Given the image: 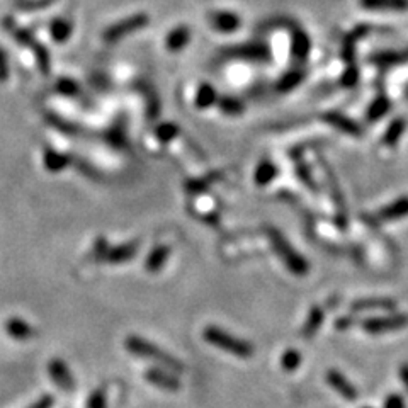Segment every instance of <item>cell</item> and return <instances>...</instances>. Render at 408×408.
<instances>
[{
    "label": "cell",
    "mask_w": 408,
    "mask_h": 408,
    "mask_svg": "<svg viewBox=\"0 0 408 408\" xmlns=\"http://www.w3.org/2000/svg\"><path fill=\"white\" fill-rule=\"evenodd\" d=\"M7 334L17 340H26L33 335V327L21 318H10L5 325Z\"/></svg>",
    "instance_id": "25"
},
{
    "label": "cell",
    "mask_w": 408,
    "mask_h": 408,
    "mask_svg": "<svg viewBox=\"0 0 408 408\" xmlns=\"http://www.w3.org/2000/svg\"><path fill=\"white\" fill-rule=\"evenodd\" d=\"M363 9L370 10H395L403 12L408 10V0H359Z\"/></svg>",
    "instance_id": "19"
},
{
    "label": "cell",
    "mask_w": 408,
    "mask_h": 408,
    "mask_svg": "<svg viewBox=\"0 0 408 408\" xmlns=\"http://www.w3.org/2000/svg\"><path fill=\"white\" fill-rule=\"evenodd\" d=\"M340 82H342L343 87H354V85L359 82V68L356 67V63H350V65H347L342 78H340Z\"/></svg>",
    "instance_id": "35"
},
{
    "label": "cell",
    "mask_w": 408,
    "mask_h": 408,
    "mask_svg": "<svg viewBox=\"0 0 408 408\" xmlns=\"http://www.w3.org/2000/svg\"><path fill=\"white\" fill-rule=\"evenodd\" d=\"M354 321L356 320H354L352 315H349V317H340L335 320V328H337V330H347V328L354 327Z\"/></svg>",
    "instance_id": "41"
},
{
    "label": "cell",
    "mask_w": 408,
    "mask_h": 408,
    "mask_svg": "<svg viewBox=\"0 0 408 408\" xmlns=\"http://www.w3.org/2000/svg\"><path fill=\"white\" fill-rule=\"evenodd\" d=\"M53 0H19L17 2V7L21 9H41V7L49 5Z\"/></svg>",
    "instance_id": "37"
},
{
    "label": "cell",
    "mask_w": 408,
    "mask_h": 408,
    "mask_svg": "<svg viewBox=\"0 0 408 408\" xmlns=\"http://www.w3.org/2000/svg\"><path fill=\"white\" fill-rule=\"evenodd\" d=\"M275 175H277V167H275L271 160H262V162L257 166L253 179H256V184L267 185L274 181Z\"/></svg>",
    "instance_id": "28"
},
{
    "label": "cell",
    "mask_w": 408,
    "mask_h": 408,
    "mask_svg": "<svg viewBox=\"0 0 408 408\" xmlns=\"http://www.w3.org/2000/svg\"><path fill=\"white\" fill-rule=\"evenodd\" d=\"M148 23H150V17L146 16L145 12L133 14V16L126 17V19L120 21V23L107 27V30L104 31L102 38L104 41L109 43V45H114V43L121 41V39L126 38V36H130L131 33L141 31L143 27H146V24Z\"/></svg>",
    "instance_id": "4"
},
{
    "label": "cell",
    "mask_w": 408,
    "mask_h": 408,
    "mask_svg": "<svg viewBox=\"0 0 408 408\" xmlns=\"http://www.w3.org/2000/svg\"><path fill=\"white\" fill-rule=\"evenodd\" d=\"M49 376L62 389H73V378L63 361L55 359L49 363Z\"/></svg>",
    "instance_id": "16"
},
{
    "label": "cell",
    "mask_w": 408,
    "mask_h": 408,
    "mask_svg": "<svg viewBox=\"0 0 408 408\" xmlns=\"http://www.w3.org/2000/svg\"><path fill=\"white\" fill-rule=\"evenodd\" d=\"M9 77V60L5 49L0 48V82H5Z\"/></svg>",
    "instance_id": "38"
},
{
    "label": "cell",
    "mask_w": 408,
    "mask_h": 408,
    "mask_svg": "<svg viewBox=\"0 0 408 408\" xmlns=\"http://www.w3.org/2000/svg\"><path fill=\"white\" fill-rule=\"evenodd\" d=\"M352 311L356 313H361V311H373V310H381V311H395L396 310V302L392 298H363L354 302Z\"/></svg>",
    "instance_id": "14"
},
{
    "label": "cell",
    "mask_w": 408,
    "mask_h": 408,
    "mask_svg": "<svg viewBox=\"0 0 408 408\" xmlns=\"http://www.w3.org/2000/svg\"><path fill=\"white\" fill-rule=\"evenodd\" d=\"M405 55H407V58H408V48H407V52H405Z\"/></svg>",
    "instance_id": "44"
},
{
    "label": "cell",
    "mask_w": 408,
    "mask_h": 408,
    "mask_svg": "<svg viewBox=\"0 0 408 408\" xmlns=\"http://www.w3.org/2000/svg\"><path fill=\"white\" fill-rule=\"evenodd\" d=\"M56 91L63 95H77L78 85L75 84L73 80H70V78H62V80H58V84H56Z\"/></svg>",
    "instance_id": "36"
},
{
    "label": "cell",
    "mask_w": 408,
    "mask_h": 408,
    "mask_svg": "<svg viewBox=\"0 0 408 408\" xmlns=\"http://www.w3.org/2000/svg\"><path fill=\"white\" fill-rule=\"evenodd\" d=\"M145 378L148 379L152 385L159 386V388H163V389H169V392H175V389L181 388V383H179V379L163 370L146 371Z\"/></svg>",
    "instance_id": "18"
},
{
    "label": "cell",
    "mask_w": 408,
    "mask_h": 408,
    "mask_svg": "<svg viewBox=\"0 0 408 408\" xmlns=\"http://www.w3.org/2000/svg\"><path fill=\"white\" fill-rule=\"evenodd\" d=\"M324 120L327 121V123L330 124V126H334L335 130L342 131V133L350 135V136H356V138L363 136V128H361L359 124L356 123V121L350 120V117L343 116V114L335 113V111H332V113L325 114Z\"/></svg>",
    "instance_id": "12"
},
{
    "label": "cell",
    "mask_w": 408,
    "mask_h": 408,
    "mask_svg": "<svg viewBox=\"0 0 408 408\" xmlns=\"http://www.w3.org/2000/svg\"><path fill=\"white\" fill-rule=\"evenodd\" d=\"M89 408H106V396L102 392L92 393L91 400H89Z\"/></svg>",
    "instance_id": "40"
},
{
    "label": "cell",
    "mask_w": 408,
    "mask_h": 408,
    "mask_svg": "<svg viewBox=\"0 0 408 408\" xmlns=\"http://www.w3.org/2000/svg\"><path fill=\"white\" fill-rule=\"evenodd\" d=\"M311 41L303 30H295L291 36V58L293 62L303 63L310 55Z\"/></svg>",
    "instance_id": "13"
},
{
    "label": "cell",
    "mask_w": 408,
    "mask_h": 408,
    "mask_svg": "<svg viewBox=\"0 0 408 408\" xmlns=\"http://www.w3.org/2000/svg\"><path fill=\"white\" fill-rule=\"evenodd\" d=\"M71 31H73L71 23L68 19H63V17L53 19L52 24H49V34L56 43H65L71 36Z\"/></svg>",
    "instance_id": "27"
},
{
    "label": "cell",
    "mask_w": 408,
    "mask_h": 408,
    "mask_svg": "<svg viewBox=\"0 0 408 408\" xmlns=\"http://www.w3.org/2000/svg\"><path fill=\"white\" fill-rule=\"evenodd\" d=\"M303 78H305V71L299 70V68H295V70L286 71V73L279 78L275 89H277L279 92H289L293 91V89L298 87L303 82Z\"/></svg>",
    "instance_id": "23"
},
{
    "label": "cell",
    "mask_w": 408,
    "mask_h": 408,
    "mask_svg": "<svg viewBox=\"0 0 408 408\" xmlns=\"http://www.w3.org/2000/svg\"><path fill=\"white\" fill-rule=\"evenodd\" d=\"M218 92L214 91L213 85L203 84L201 87L198 89V94H196V106L199 109H207V107L214 106L218 102Z\"/></svg>",
    "instance_id": "29"
},
{
    "label": "cell",
    "mask_w": 408,
    "mask_h": 408,
    "mask_svg": "<svg viewBox=\"0 0 408 408\" xmlns=\"http://www.w3.org/2000/svg\"><path fill=\"white\" fill-rule=\"evenodd\" d=\"M45 163H46V167H48V170L60 172L68 166V157L55 152V150H46Z\"/></svg>",
    "instance_id": "31"
},
{
    "label": "cell",
    "mask_w": 408,
    "mask_h": 408,
    "mask_svg": "<svg viewBox=\"0 0 408 408\" xmlns=\"http://www.w3.org/2000/svg\"><path fill=\"white\" fill-rule=\"evenodd\" d=\"M385 408H405V400H403L398 393H392V395L385 400Z\"/></svg>",
    "instance_id": "39"
},
{
    "label": "cell",
    "mask_w": 408,
    "mask_h": 408,
    "mask_svg": "<svg viewBox=\"0 0 408 408\" xmlns=\"http://www.w3.org/2000/svg\"><path fill=\"white\" fill-rule=\"evenodd\" d=\"M371 30H373L371 26L361 24V26L354 27V31H350V33L345 36V39H343V45H342V58H343V62H347V65L354 63V60H356L357 41H359L361 38H364L366 34H370Z\"/></svg>",
    "instance_id": "10"
},
{
    "label": "cell",
    "mask_w": 408,
    "mask_h": 408,
    "mask_svg": "<svg viewBox=\"0 0 408 408\" xmlns=\"http://www.w3.org/2000/svg\"><path fill=\"white\" fill-rule=\"evenodd\" d=\"M400 378H402L403 385H405V388L408 392V363L402 364V367H400Z\"/></svg>",
    "instance_id": "43"
},
{
    "label": "cell",
    "mask_w": 408,
    "mask_h": 408,
    "mask_svg": "<svg viewBox=\"0 0 408 408\" xmlns=\"http://www.w3.org/2000/svg\"><path fill=\"white\" fill-rule=\"evenodd\" d=\"M405 216H408V196H403V198L396 199V201H393L386 207H383V209L378 213V220L383 221V223H388V221H398Z\"/></svg>",
    "instance_id": "15"
},
{
    "label": "cell",
    "mask_w": 408,
    "mask_h": 408,
    "mask_svg": "<svg viewBox=\"0 0 408 408\" xmlns=\"http://www.w3.org/2000/svg\"><path fill=\"white\" fill-rule=\"evenodd\" d=\"M363 408H371V407H363Z\"/></svg>",
    "instance_id": "45"
},
{
    "label": "cell",
    "mask_w": 408,
    "mask_h": 408,
    "mask_svg": "<svg viewBox=\"0 0 408 408\" xmlns=\"http://www.w3.org/2000/svg\"><path fill=\"white\" fill-rule=\"evenodd\" d=\"M408 325V317L403 313L386 315V317H373L363 321V330L367 334H388V332L402 330Z\"/></svg>",
    "instance_id": "5"
},
{
    "label": "cell",
    "mask_w": 408,
    "mask_h": 408,
    "mask_svg": "<svg viewBox=\"0 0 408 408\" xmlns=\"http://www.w3.org/2000/svg\"><path fill=\"white\" fill-rule=\"evenodd\" d=\"M138 252V243H126V245L120 247H107L104 240H99L98 245L94 247L95 257H99V260L111 264H121L128 262L133 259L135 253Z\"/></svg>",
    "instance_id": "6"
},
{
    "label": "cell",
    "mask_w": 408,
    "mask_h": 408,
    "mask_svg": "<svg viewBox=\"0 0 408 408\" xmlns=\"http://www.w3.org/2000/svg\"><path fill=\"white\" fill-rule=\"evenodd\" d=\"M52 405H53V400L49 398V396H45V398L38 400V402H36L34 405L30 408H52Z\"/></svg>",
    "instance_id": "42"
},
{
    "label": "cell",
    "mask_w": 408,
    "mask_h": 408,
    "mask_svg": "<svg viewBox=\"0 0 408 408\" xmlns=\"http://www.w3.org/2000/svg\"><path fill=\"white\" fill-rule=\"evenodd\" d=\"M407 60L408 58H407L405 53L392 52V49H388V52L374 53V55L370 58V62L374 63V65H378V67L388 68V67H393V65H400V63L407 62Z\"/></svg>",
    "instance_id": "22"
},
{
    "label": "cell",
    "mask_w": 408,
    "mask_h": 408,
    "mask_svg": "<svg viewBox=\"0 0 408 408\" xmlns=\"http://www.w3.org/2000/svg\"><path fill=\"white\" fill-rule=\"evenodd\" d=\"M177 135H179V126L174 123H163L157 128V138H159L162 143L170 141V139H174Z\"/></svg>",
    "instance_id": "34"
},
{
    "label": "cell",
    "mask_w": 408,
    "mask_h": 408,
    "mask_svg": "<svg viewBox=\"0 0 408 408\" xmlns=\"http://www.w3.org/2000/svg\"><path fill=\"white\" fill-rule=\"evenodd\" d=\"M321 166H324V170L328 174V182H330L332 196H334L335 207H337V223L340 228H345L347 227V207H345V201H343L342 191H340L339 182H337V179H335L334 172L330 170V167H328L324 160H321Z\"/></svg>",
    "instance_id": "11"
},
{
    "label": "cell",
    "mask_w": 408,
    "mask_h": 408,
    "mask_svg": "<svg viewBox=\"0 0 408 408\" xmlns=\"http://www.w3.org/2000/svg\"><path fill=\"white\" fill-rule=\"evenodd\" d=\"M228 56L240 60H250V62H269L271 49L264 43H247V45H238L234 48L225 49Z\"/></svg>",
    "instance_id": "7"
},
{
    "label": "cell",
    "mask_w": 408,
    "mask_h": 408,
    "mask_svg": "<svg viewBox=\"0 0 408 408\" xmlns=\"http://www.w3.org/2000/svg\"><path fill=\"white\" fill-rule=\"evenodd\" d=\"M389 107H392V104H389L388 98H386V95H378V98L371 102V106L367 107V113H366L367 121H370V123H376V121H379L381 117H385L386 114H388Z\"/></svg>",
    "instance_id": "26"
},
{
    "label": "cell",
    "mask_w": 408,
    "mask_h": 408,
    "mask_svg": "<svg viewBox=\"0 0 408 408\" xmlns=\"http://www.w3.org/2000/svg\"><path fill=\"white\" fill-rule=\"evenodd\" d=\"M324 317H325V313L320 306L311 308L310 313H308V317H306L305 327H303V330H302L303 337L305 339L313 337V335L320 330L321 324H324Z\"/></svg>",
    "instance_id": "21"
},
{
    "label": "cell",
    "mask_w": 408,
    "mask_h": 408,
    "mask_svg": "<svg viewBox=\"0 0 408 408\" xmlns=\"http://www.w3.org/2000/svg\"><path fill=\"white\" fill-rule=\"evenodd\" d=\"M170 256V249L167 245H159L150 252L148 259H146L145 267L150 272H159L167 264Z\"/></svg>",
    "instance_id": "20"
},
{
    "label": "cell",
    "mask_w": 408,
    "mask_h": 408,
    "mask_svg": "<svg viewBox=\"0 0 408 408\" xmlns=\"http://www.w3.org/2000/svg\"><path fill=\"white\" fill-rule=\"evenodd\" d=\"M126 347L130 352L135 354V356L155 361V363L162 364L167 370L182 371L181 361H177L175 357H172L169 352L162 350L160 347L153 345V343L146 342V340H143L141 337H130L126 340Z\"/></svg>",
    "instance_id": "3"
},
{
    "label": "cell",
    "mask_w": 408,
    "mask_h": 408,
    "mask_svg": "<svg viewBox=\"0 0 408 408\" xmlns=\"http://www.w3.org/2000/svg\"><path fill=\"white\" fill-rule=\"evenodd\" d=\"M405 128H407V123L403 117H396V120H393L392 123H389V126L386 128L385 135H383V145L395 146L396 143L400 141V138H402Z\"/></svg>",
    "instance_id": "24"
},
{
    "label": "cell",
    "mask_w": 408,
    "mask_h": 408,
    "mask_svg": "<svg viewBox=\"0 0 408 408\" xmlns=\"http://www.w3.org/2000/svg\"><path fill=\"white\" fill-rule=\"evenodd\" d=\"M218 106L228 116H238L243 113V104L237 98H220L218 99Z\"/></svg>",
    "instance_id": "32"
},
{
    "label": "cell",
    "mask_w": 408,
    "mask_h": 408,
    "mask_svg": "<svg viewBox=\"0 0 408 408\" xmlns=\"http://www.w3.org/2000/svg\"><path fill=\"white\" fill-rule=\"evenodd\" d=\"M327 383L335 389V392L339 393L340 396H342L343 400H347V402H354V400H357L356 386H354L352 383L345 378V376L340 373V371H337V370L328 371Z\"/></svg>",
    "instance_id": "9"
},
{
    "label": "cell",
    "mask_w": 408,
    "mask_h": 408,
    "mask_svg": "<svg viewBox=\"0 0 408 408\" xmlns=\"http://www.w3.org/2000/svg\"><path fill=\"white\" fill-rule=\"evenodd\" d=\"M191 36H192L191 30H189L188 26H184V24H182V26L174 27L166 39L167 49L174 53L181 52V49H184L185 46H188V43L191 41Z\"/></svg>",
    "instance_id": "17"
},
{
    "label": "cell",
    "mask_w": 408,
    "mask_h": 408,
    "mask_svg": "<svg viewBox=\"0 0 408 408\" xmlns=\"http://www.w3.org/2000/svg\"><path fill=\"white\" fill-rule=\"evenodd\" d=\"M267 235H269L275 253L281 257V260L286 264V267H288L295 275H306L308 271H310V266H308L305 257H303L302 253L296 252V250L289 245L288 240L282 237L275 228H267Z\"/></svg>",
    "instance_id": "2"
},
{
    "label": "cell",
    "mask_w": 408,
    "mask_h": 408,
    "mask_svg": "<svg viewBox=\"0 0 408 408\" xmlns=\"http://www.w3.org/2000/svg\"><path fill=\"white\" fill-rule=\"evenodd\" d=\"M302 361H303V357H302V352H299V350L286 349L281 356V367L284 371H288V373H293V371L298 370L299 364H302Z\"/></svg>",
    "instance_id": "30"
},
{
    "label": "cell",
    "mask_w": 408,
    "mask_h": 408,
    "mask_svg": "<svg viewBox=\"0 0 408 408\" xmlns=\"http://www.w3.org/2000/svg\"><path fill=\"white\" fill-rule=\"evenodd\" d=\"M207 21H209L211 27L214 31H220V33H235L238 30L242 21L235 12H230V10H216V12H211L207 16Z\"/></svg>",
    "instance_id": "8"
},
{
    "label": "cell",
    "mask_w": 408,
    "mask_h": 408,
    "mask_svg": "<svg viewBox=\"0 0 408 408\" xmlns=\"http://www.w3.org/2000/svg\"><path fill=\"white\" fill-rule=\"evenodd\" d=\"M295 166H296V174H298L299 181H302L308 189H311V191H317V184H315L313 177H311V172H310V169H308L306 163L303 162V160L296 159Z\"/></svg>",
    "instance_id": "33"
},
{
    "label": "cell",
    "mask_w": 408,
    "mask_h": 408,
    "mask_svg": "<svg viewBox=\"0 0 408 408\" xmlns=\"http://www.w3.org/2000/svg\"><path fill=\"white\" fill-rule=\"evenodd\" d=\"M204 339L206 342H209L211 345L218 347L221 350H227V352L234 354V356L242 357V359H249V357L253 356V345L249 343L247 340H242L235 335L228 334V332L221 330V328L214 327H207L204 330Z\"/></svg>",
    "instance_id": "1"
}]
</instances>
